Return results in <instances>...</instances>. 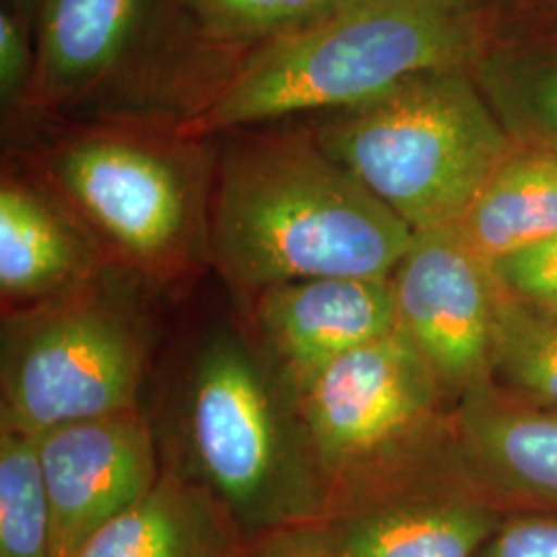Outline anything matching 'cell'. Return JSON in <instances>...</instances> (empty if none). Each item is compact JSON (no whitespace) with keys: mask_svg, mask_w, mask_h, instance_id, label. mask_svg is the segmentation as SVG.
<instances>
[{"mask_svg":"<svg viewBox=\"0 0 557 557\" xmlns=\"http://www.w3.org/2000/svg\"><path fill=\"white\" fill-rule=\"evenodd\" d=\"M211 140V267L244 298L299 278L386 281L416 238L299 119Z\"/></svg>","mask_w":557,"mask_h":557,"instance_id":"1","label":"cell"},{"mask_svg":"<svg viewBox=\"0 0 557 557\" xmlns=\"http://www.w3.org/2000/svg\"><path fill=\"white\" fill-rule=\"evenodd\" d=\"M163 462L197 481L246 545L277 529L326 520L298 388L250 326L215 322L193 343L172 397Z\"/></svg>","mask_w":557,"mask_h":557,"instance_id":"2","label":"cell"},{"mask_svg":"<svg viewBox=\"0 0 557 557\" xmlns=\"http://www.w3.org/2000/svg\"><path fill=\"white\" fill-rule=\"evenodd\" d=\"M481 50L478 7L465 0H370L338 9L246 52L182 135L308 119L376 100L421 73L471 66Z\"/></svg>","mask_w":557,"mask_h":557,"instance_id":"3","label":"cell"},{"mask_svg":"<svg viewBox=\"0 0 557 557\" xmlns=\"http://www.w3.org/2000/svg\"><path fill=\"white\" fill-rule=\"evenodd\" d=\"M110 260L145 283H176L211 267L213 140L163 120H79L27 153Z\"/></svg>","mask_w":557,"mask_h":557,"instance_id":"4","label":"cell"},{"mask_svg":"<svg viewBox=\"0 0 557 557\" xmlns=\"http://www.w3.org/2000/svg\"><path fill=\"white\" fill-rule=\"evenodd\" d=\"M299 120L416 234L457 225L517 145L471 66L421 73L376 100Z\"/></svg>","mask_w":557,"mask_h":557,"instance_id":"5","label":"cell"},{"mask_svg":"<svg viewBox=\"0 0 557 557\" xmlns=\"http://www.w3.org/2000/svg\"><path fill=\"white\" fill-rule=\"evenodd\" d=\"M398 331L329 366L299 391L329 518L419 479L462 469L455 409Z\"/></svg>","mask_w":557,"mask_h":557,"instance_id":"6","label":"cell"},{"mask_svg":"<svg viewBox=\"0 0 557 557\" xmlns=\"http://www.w3.org/2000/svg\"><path fill=\"white\" fill-rule=\"evenodd\" d=\"M140 283L112 264L69 294L2 312L0 425L41 436L139 409L153 338Z\"/></svg>","mask_w":557,"mask_h":557,"instance_id":"7","label":"cell"},{"mask_svg":"<svg viewBox=\"0 0 557 557\" xmlns=\"http://www.w3.org/2000/svg\"><path fill=\"white\" fill-rule=\"evenodd\" d=\"M388 283L398 333L448 397L494 384L499 285L455 225L416 234Z\"/></svg>","mask_w":557,"mask_h":557,"instance_id":"8","label":"cell"},{"mask_svg":"<svg viewBox=\"0 0 557 557\" xmlns=\"http://www.w3.org/2000/svg\"><path fill=\"white\" fill-rule=\"evenodd\" d=\"M158 446V432L139 409L73 421L38 436L54 557L77 554L156 487L163 473Z\"/></svg>","mask_w":557,"mask_h":557,"instance_id":"9","label":"cell"},{"mask_svg":"<svg viewBox=\"0 0 557 557\" xmlns=\"http://www.w3.org/2000/svg\"><path fill=\"white\" fill-rule=\"evenodd\" d=\"M250 331L296 388L397 331L388 278H299L250 298Z\"/></svg>","mask_w":557,"mask_h":557,"instance_id":"10","label":"cell"},{"mask_svg":"<svg viewBox=\"0 0 557 557\" xmlns=\"http://www.w3.org/2000/svg\"><path fill=\"white\" fill-rule=\"evenodd\" d=\"M158 0H44L25 112L59 120L91 106L133 59Z\"/></svg>","mask_w":557,"mask_h":557,"instance_id":"11","label":"cell"},{"mask_svg":"<svg viewBox=\"0 0 557 557\" xmlns=\"http://www.w3.org/2000/svg\"><path fill=\"white\" fill-rule=\"evenodd\" d=\"M504 517L457 469L403 485L326 524L345 557H478Z\"/></svg>","mask_w":557,"mask_h":557,"instance_id":"12","label":"cell"},{"mask_svg":"<svg viewBox=\"0 0 557 557\" xmlns=\"http://www.w3.org/2000/svg\"><path fill=\"white\" fill-rule=\"evenodd\" d=\"M455 442L465 475L506 515L557 517V409L490 384L458 398Z\"/></svg>","mask_w":557,"mask_h":557,"instance_id":"13","label":"cell"},{"mask_svg":"<svg viewBox=\"0 0 557 557\" xmlns=\"http://www.w3.org/2000/svg\"><path fill=\"white\" fill-rule=\"evenodd\" d=\"M114 262L85 223L32 170L0 180L2 312L69 294Z\"/></svg>","mask_w":557,"mask_h":557,"instance_id":"14","label":"cell"},{"mask_svg":"<svg viewBox=\"0 0 557 557\" xmlns=\"http://www.w3.org/2000/svg\"><path fill=\"white\" fill-rule=\"evenodd\" d=\"M246 543L202 485L163 465L156 487L71 557H234Z\"/></svg>","mask_w":557,"mask_h":557,"instance_id":"15","label":"cell"},{"mask_svg":"<svg viewBox=\"0 0 557 557\" xmlns=\"http://www.w3.org/2000/svg\"><path fill=\"white\" fill-rule=\"evenodd\" d=\"M455 227L490 264L557 236V147L517 140Z\"/></svg>","mask_w":557,"mask_h":557,"instance_id":"16","label":"cell"},{"mask_svg":"<svg viewBox=\"0 0 557 557\" xmlns=\"http://www.w3.org/2000/svg\"><path fill=\"white\" fill-rule=\"evenodd\" d=\"M494 386L510 397L557 409V319L499 289Z\"/></svg>","mask_w":557,"mask_h":557,"instance_id":"17","label":"cell"},{"mask_svg":"<svg viewBox=\"0 0 557 557\" xmlns=\"http://www.w3.org/2000/svg\"><path fill=\"white\" fill-rule=\"evenodd\" d=\"M0 557H54L38 436L0 425Z\"/></svg>","mask_w":557,"mask_h":557,"instance_id":"18","label":"cell"},{"mask_svg":"<svg viewBox=\"0 0 557 557\" xmlns=\"http://www.w3.org/2000/svg\"><path fill=\"white\" fill-rule=\"evenodd\" d=\"M211 48L246 52L337 13L343 0H174ZM244 52V54H246Z\"/></svg>","mask_w":557,"mask_h":557,"instance_id":"19","label":"cell"},{"mask_svg":"<svg viewBox=\"0 0 557 557\" xmlns=\"http://www.w3.org/2000/svg\"><path fill=\"white\" fill-rule=\"evenodd\" d=\"M481 91L515 140L557 147V46L504 69L485 64Z\"/></svg>","mask_w":557,"mask_h":557,"instance_id":"20","label":"cell"},{"mask_svg":"<svg viewBox=\"0 0 557 557\" xmlns=\"http://www.w3.org/2000/svg\"><path fill=\"white\" fill-rule=\"evenodd\" d=\"M492 271L508 298L557 319V236L502 257Z\"/></svg>","mask_w":557,"mask_h":557,"instance_id":"21","label":"cell"},{"mask_svg":"<svg viewBox=\"0 0 557 557\" xmlns=\"http://www.w3.org/2000/svg\"><path fill=\"white\" fill-rule=\"evenodd\" d=\"M34 32L9 9L0 11V106L4 116L23 110L36 73Z\"/></svg>","mask_w":557,"mask_h":557,"instance_id":"22","label":"cell"},{"mask_svg":"<svg viewBox=\"0 0 557 557\" xmlns=\"http://www.w3.org/2000/svg\"><path fill=\"white\" fill-rule=\"evenodd\" d=\"M478 557H557V517L506 515Z\"/></svg>","mask_w":557,"mask_h":557,"instance_id":"23","label":"cell"},{"mask_svg":"<svg viewBox=\"0 0 557 557\" xmlns=\"http://www.w3.org/2000/svg\"><path fill=\"white\" fill-rule=\"evenodd\" d=\"M248 557H345L326 520L277 529L246 545Z\"/></svg>","mask_w":557,"mask_h":557,"instance_id":"24","label":"cell"},{"mask_svg":"<svg viewBox=\"0 0 557 557\" xmlns=\"http://www.w3.org/2000/svg\"><path fill=\"white\" fill-rule=\"evenodd\" d=\"M41 2L44 0H7L9 11H13L32 32H36V23L40 15Z\"/></svg>","mask_w":557,"mask_h":557,"instance_id":"25","label":"cell"},{"mask_svg":"<svg viewBox=\"0 0 557 557\" xmlns=\"http://www.w3.org/2000/svg\"><path fill=\"white\" fill-rule=\"evenodd\" d=\"M363 2H370V0H343V4L338 7V9H345V7H356V4H363ZM465 2H469V4H473V7H478L479 0H465Z\"/></svg>","mask_w":557,"mask_h":557,"instance_id":"26","label":"cell"},{"mask_svg":"<svg viewBox=\"0 0 557 557\" xmlns=\"http://www.w3.org/2000/svg\"><path fill=\"white\" fill-rule=\"evenodd\" d=\"M234 557H248V554H246V549H242V552H239V554H236V556Z\"/></svg>","mask_w":557,"mask_h":557,"instance_id":"27","label":"cell"}]
</instances>
